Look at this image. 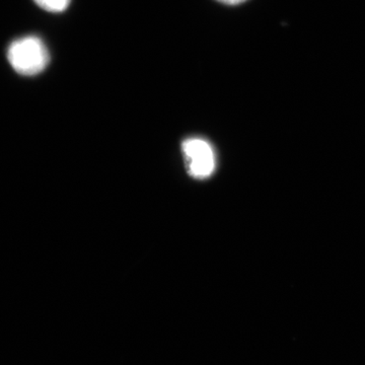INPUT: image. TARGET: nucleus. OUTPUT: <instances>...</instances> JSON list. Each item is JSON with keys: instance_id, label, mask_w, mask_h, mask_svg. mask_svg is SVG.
Returning a JSON list of instances; mask_svg holds the SVG:
<instances>
[{"instance_id": "obj_4", "label": "nucleus", "mask_w": 365, "mask_h": 365, "mask_svg": "<svg viewBox=\"0 0 365 365\" xmlns=\"http://www.w3.org/2000/svg\"><path fill=\"white\" fill-rule=\"evenodd\" d=\"M216 1L222 2V4H227V6H237L247 0H216Z\"/></svg>"}, {"instance_id": "obj_1", "label": "nucleus", "mask_w": 365, "mask_h": 365, "mask_svg": "<svg viewBox=\"0 0 365 365\" xmlns=\"http://www.w3.org/2000/svg\"><path fill=\"white\" fill-rule=\"evenodd\" d=\"M7 58L18 73L35 76L44 71L49 63V53L39 38L29 36L11 43Z\"/></svg>"}, {"instance_id": "obj_3", "label": "nucleus", "mask_w": 365, "mask_h": 365, "mask_svg": "<svg viewBox=\"0 0 365 365\" xmlns=\"http://www.w3.org/2000/svg\"><path fill=\"white\" fill-rule=\"evenodd\" d=\"M71 0H35L36 4L50 13H61L66 11Z\"/></svg>"}, {"instance_id": "obj_2", "label": "nucleus", "mask_w": 365, "mask_h": 365, "mask_svg": "<svg viewBox=\"0 0 365 365\" xmlns=\"http://www.w3.org/2000/svg\"><path fill=\"white\" fill-rule=\"evenodd\" d=\"M182 151L188 160L192 176L203 179L212 174L215 167V153L207 141L200 138L187 139L182 143Z\"/></svg>"}]
</instances>
